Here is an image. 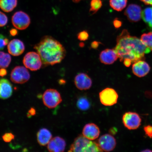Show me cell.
<instances>
[{"label": "cell", "instance_id": "obj_1", "mask_svg": "<svg viewBox=\"0 0 152 152\" xmlns=\"http://www.w3.org/2000/svg\"><path fill=\"white\" fill-rule=\"evenodd\" d=\"M116 45L114 48L121 62L129 60L134 64L144 60L146 54L151 50L142 43L141 39L131 36L126 29H124L118 36Z\"/></svg>", "mask_w": 152, "mask_h": 152}, {"label": "cell", "instance_id": "obj_2", "mask_svg": "<svg viewBox=\"0 0 152 152\" xmlns=\"http://www.w3.org/2000/svg\"><path fill=\"white\" fill-rule=\"evenodd\" d=\"M34 48L39 55L45 66L60 63L65 58L66 54V49L61 44L49 36L43 37Z\"/></svg>", "mask_w": 152, "mask_h": 152}, {"label": "cell", "instance_id": "obj_3", "mask_svg": "<svg viewBox=\"0 0 152 152\" xmlns=\"http://www.w3.org/2000/svg\"><path fill=\"white\" fill-rule=\"evenodd\" d=\"M69 151L82 152H102L97 142L91 141L83 135L76 138L70 147Z\"/></svg>", "mask_w": 152, "mask_h": 152}, {"label": "cell", "instance_id": "obj_4", "mask_svg": "<svg viewBox=\"0 0 152 152\" xmlns=\"http://www.w3.org/2000/svg\"><path fill=\"white\" fill-rule=\"evenodd\" d=\"M44 104L49 109H54L61 103V96L58 91L54 89H49L44 93L42 97Z\"/></svg>", "mask_w": 152, "mask_h": 152}, {"label": "cell", "instance_id": "obj_5", "mask_svg": "<svg viewBox=\"0 0 152 152\" xmlns=\"http://www.w3.org/2000/svg\"><path fill=\"white\" fill-rule=\"evenodd\" d=\"M23 62L26 68L34 71L40 69L43 63L39 55L34 52L28 53L24 57Z\"/></svg>", "mask_w": 152, "mask_h": 152}, {"label": "cell", "instance_id": "obj_6", "mask_svg": "<svg viewBox=\"0 0 152 152\" xmlns=\"http://www.w3.org/2000/svg\"><path fill=\"white\" fill-rule=\"evenodd\" d=\"M30 74L28 69L24 66H18L12 70L10 74L11 80L13 83L23 84L30 78Z\"/></svg>", "mask_w": 152, "mask_h": 152}, {"label": "cell", "instance_id": "obj_7", "mask_svg": "<svg viewBox=\"0 0 152 152\" xmlns=\"http://www.w3.org/2000/svg\"><path fill=\"white\" fill-rule=\"evenodd\" d=\"M100 102L105 106H112L117 103L118 95L116 91L111 88L104 89L99 93Z\"/></svg>", "mask_w": 152, "mask_h": 152}, {"label": "cell", "instance_id": "obj_8", "mask_svg": "<svg viewBox=\"0 0 152 152\" xmlns=\"http://www.w3.org/2000/svg\"><path fill=\"white\" fill-rule=\"evenodd\" d=\"M12 22L17 29L24 30L28 27L31 20L29 16L26 13L23 11H18L13 15Z\"/></svg>", "mask_w": 152, "mask_h": 152}, {"label": "cell", "instance_id": "obj_9", "mask_svg": "<svg viewBox=\"0 0 152 152\" xmlns=\"http://www.w3.org/2000/svg\"><path fill=\"white\" fill-rule=\"evenodd\" d=\"M122 121L124 125L127 129L130 130H134L140 126L142 120L137 113L129 112L123 115Z\"/></svg>", "mask_w": 152, "mask_h": 152}, {"label": "cell", "instance_id": "obj_10", "mask_svg": "<svg viewBox=\"0 0 152 152\" xmlns=\"http://www.w3.org/2000/svg\"><path fill=\"white\" fill-rule=\"evenodd\" d=\"M98 143L102 151L109 152L113 151L116 145L115 137L109 134H105L101 136Z\"/></svg>", "mask_w": 152, "mask_h": 152}, {"label": "cell", "instance_id": "obj_11", "mask_svg": "<svg viewBox=\"0 0 152 152\" xmlns=\"http://www.w3.org/2000/svg\"><path fill=\"white\" fill-rule=\"evenodd\" d=\"M142 11L140 5L136 4L129 5L124 12V15L129 21L137 22L142 18Z\"/></svg>", "mask_w": 152, "mask_h": 152}, {"label": "cell", "instance_id": "obj_12", "mask_svg": "<svg viewBox=\"0 0 152 152\" xmlns=\"http://www.w3.org/2000/svg\"><path fill=\"white\" fill-rule=\"evenodd\" d=\"M75 83L79 90H86L91 88L92 81L90 77L86 74L80 73L75 76Z\"/></svg>", "mask_w": 152, "mask_h": 152}, {"label": "cell", "instance_id": "obj_13", "mask_svg": "<svg viewBox=\"0 0 152 152\" xmlns=\"http://www.w3.org/2000/svg\"><path fill=\"white\" fill-rule=\"evenodd\" d=\"M151 70V67L147 62L140 60L133 64V73L138 77H142L147 75Z\"/></svg>", "mask_w": 152, "mask_h": 152}, {"label": "cell", "instance_id": "obj_14", "mask_svg": "<svg viewBox=\"0 0 152 152\" xmlns=\"http://www.w3.org/2000/svg\"><path fill=\"white\" fill-rule=\"evenodd\" d=\"M118 58L115 49H107L100 53L99 60L101 62L106 65L113 64Z\"/></svg>", "mask_w": 152, "mask_h": 152}, {"label": "cell", "instance_id": "obj_15", "mask_svg": "<svg viewBox=\"0 0 152 152\" xmlns=\"http://www.w3.org/2000/svg\"><path fill=\"white\" fill-rule=\"evenodd\" d=\"M25 47L23 42L18 39H13L7 45V50L12 56H20L24 52Z\"/></svg>", "mask_w": 152, "mask_h": 152}, {"label": "cell", "instance_id": "obj_16", "mask_svg": "<svg viewBox=\"0 0 152 152\" xmlns=\"http://www.w3.org/2000/svg\"><path fill=\"white\" fill-rule=\"evenodd\" d=\"M100 134L99 128L94 123L87 124L83 129V135L91 140H94L98 138Z\"/></svg>", "mask_w": 152, "mask_h": 152}, {"label": "cell", "instance_id": "obj_17", "mask_svg": "<svg viewBox=\"0 0 152 152\" xmlns=\"http://www.w3.org/2000/svg\"><path fill=\"white\" fill-rule=\"evenodd\" d=\"M48 144L47 149L51 152H64L66 147L65 140L59 136L52 138Z\"/></svg>", "mask_w": 152, "mask_h": 152}, {"label": "cell", "instance_id": "obj_18", "mask_svg": "<svg viewBox=\"0 0 152 152\" xmlns=\"http://www.w3.org/2000/svg\"><path fill=\"white\" fill-rule=\"evenodd\" d=\"M12 85L10 82L7 79H0V98L7 99L12 96Z\"/></svg>", "mask_w": 152, "mask_h": 152}, {"label": "cell", "instance_id": "obj_19", "mask_svg": "<svg viewBox=\"0 0 152 152\" xmlns=\"http://www.w3.org/2000/svg\"><path fill=\"white\" fill-rule=\"evenodd\" d=\"M37 137L38 143L41 146H44L48 144L52 139V135L47 129L43 128L38 132Z\"/></svg>", "mask_w": 152, "mask_h": 152}, {"label": "cell", "instance_id": "obj_20", "mask_svg": "<svg viewBox=\"0 0 152 152\" xmlns=\"http://www.w3.org/2000/svg\"><path fill=\"white\" fill-rule=\"evenodd\" d=\"M18 3V0H0V8L5 12H10L17 7Z\"/></svg>", "mask_w": 152, "mask_h": 152}, {"label": "cell", "instance_id": "obj_21", "mask_svg": "<svg viewBox=\"0 0 152 152\" xmlns=\"http://www.w3.org/2000/svg\"><path fill=\"white\" fill-rule=\"evenodd\" d=\"M128 0H110V7L117 11H122L126 7Z\"/></svg>", "mask_w": 152, "mask_h": 152}, {"label": "cell", "instance_id": "obj_22", "mask_svg": "<svg viewBox=\"0 0 152 152\" xmlns=\"http://www.w3.org/2000/svg\"><path fill=\"white\" fill-rule=\"evenodd\" d=\"M142 18L144 22L152 29V7H148L142 12Z\"/></svg>", "mask_w": 152, "mask_h": 152}, {"label": "cell", "instance_id": "obj_23", "mask_svg": "<svg viewBox=\"0 0 152 152\" xmlns=\"http://www.w3.org/2000/svg\"><path fill=\"white\" fill-rule=\"evenodd\" d=\"M11 61V58L10 55L0 51V68L8 67Z\"/></svg>", "mask_w": 152, "mask_h": 152}, {"label": "cell", "instance_id": "obj_24", "mask_svg": "<svg viewBox=\"0 0 152 152\" xmlns=\"http://www.w3.org/2000/svg\"><path fill=\"white\" fill-rule=\"evenodd\" d=\"M77 106L82 111H86L90 107V103L86 98L82 97L77 100Z\"/></svg>", "mask_w": 152, "mask_h": 152}, {"label": "cell", "instance_id": "obj_25", "mask_svg": "<svg viewBox=\"0 0 152 152\" xmlns=\"http://www.w3.org/2000/svg\"><path fill=\"white\" fill-rule=\"evenodd\" d=\"M140 39L144 45L152 51V32L142 35Z\"/></svg>", "mask_w": 152, "mask_h": 152}, {"label": "cell", "instance_id": "obj_26", "mask_svg": "<svg viewBox=\"0 0 152 152\" xmlns=\"http://www.w3.org/2000/svg\"><path fill=\"white\" fill-rule=\"evenodd\" d=\"M102 5V0H91L90 10V14L92 15L96 14L101 8Z\"/></svg>", "mask_w": 152, "mask_h": 152}, {"label": "cell", "instance_id": "obj_27", "mask_svg": "<svg viewBox=\"0 0 152 152\" xmlns=\"http://www.w3.org/2000/svg\"><path fill=\"white\" fill-rule=\"evenodd\" d=\"M9 43L8 39L2 34H0V50L4 49L5 46Z\"/></svg>", "mask_w": 152, "mask_h": 152}, {"label": "cell", "instance_id": "obj_28", "mask_svg": "<svg viewBox=\"0 0 152 152\" xmlns=\"http://www.w3.org/2000/svg\"><path fill=\"white\" fill-rule=\"evenodd\" d=\"M89 37V34L86 31H81L77 34V39L80 41H86L88 40Z\"/></svg>", "mask_w": 152, "mask_h": 152}, {"label": "cell", "instance_id": "obj_29", "mask_svg": "<svg viewBox=\"0 0 152 152\" xmlns=\"http://www.w3.org/2000/svg\"><path fill=\"white\" fill-rule=\"evenodd\" d=\"M8 22V18L4 13L0 11V27L5 26Z\"/></svg>", "mask_w": 152, "mask_h": 152}, {"label": "cell", "instance_id": "obj_30", "mask_svg": "<svg viewBox=\"0 0 152 152\" xmlns=\"http://www.w3.org/2000/svg\"><path fill=\"white\" fill-rule=\"evenodd\" d=\"M4 141L5 142H10L15 138V136L11 133H7L2 137Z\"/></svg>", "mask_w": 152, "mask_h": 152}, {"label": "cell", "instance_id": "obj_31", "mask_svg": "<svg viewBox=\"0 0 152 152\" xmlns=\"http://www.w3.org/2000/svg\"><path fill=\"white\" fill-rule=\"evenodd\" d=\"M144 130L145 134L148 137L152 138V126L150 125H147L144 127Z\"/></svg>", "mask_w": 152, "mask_h": 152}, {"label": "cell", "instance_id": "obj_32", "mask_svg": "<svg viewBox=\"0 0 152 152\" xmlns=\"http://www.w3.org/2000/svg\"><path fill=\"white\" fill-rule=\"evenodd\" d=\"M113 24L115 28H118L122 25V22L118 18H116L113 20Z\"/></svg>", "mask_w": 152, "mask_h": 152}, {"label": "cell", "instance_id": "obj_33", "mask_svg": "<svg viewBox=\"0 0 152 152\" xmlns=\"http://www.w3.org/2000/svg\"><path fill=\"white\" fill-rule=\"evenodd\" d=\"M100 44H101V43L98 41H94L91 43V47L92 49H96L98 48Z\"/></svg>", "mask_w": 152, "mask_h": 152}, {"label": "cell", "instance_id": "obj_34", "mask_svg": "<svg viewBox=\"0 0 152 152\" xmlns=\"http://www.w3.org/2000/svg\"><path fill=\"white\" fill-rule=\"evenodd\" d=\"M36 113V110L34 108L32 107L28 111L27 116L28 118L31 117V116L35 115Z\"/></svg>", "mask_w": 152, "mask_h": 152}, {"label": "cell", "instance_id": "obj_35", "mask_svg": "<svg viewBox=\"0 0 152 152\" xmlns=\"http://www.w3.org/2000/svg\"><path fill=\"white\" fill-rule=\"evenodd\" d=\"M7 74V72L4 68H2L0 69V76L1 77H4Z\"/></svg>", "mask_w": 152, "mask_h": 152}, {"label": "cell", "instance_id": "obj_36", "mask_svg": "<svg viewBox=\"0 0 152 152\" xmlns=\"http://www.w3.org/2000/svg\"><path fill=\"white\" fill-rule=\"evenodd\" d=\"M10 35L11 36L14 37V36L17 35V34H18V31L15 28H12L10 30Z\"/></svg>", "mask_w": 152, "mask_h": 152}, {"label": "cell", "instance_id": "obj_37", "mask_svg": "<svg viewBox=\"0 0 152 152\" xmlns=\"http://www.w3.org/2000/svg\"><path fill=\"white\" fill-rule=\"evenodd\" d=\"M140 1L146 5L152 6V0H140Z\"/></svg>", "mask_w": 152, "mask_h": 152}, {"label": "cell", "instance_id": "obj_38", "mask_svg": "<svg viewBox=\"0 0 152 152\" xmlns=\"http://www.w3.org/2000/svg\"><path fill=\"white\" fill-rule=\"evenodd\" d=\"M75 3H78L81 0H72Z\"/></svg>", "mask_w": 152, "mask_h": 152}, {"label": "cell", "instance_id": "obj_39", "mask_svg": "<svg viewBox=\"0 0 152 152\" xmlns=\"http://www.w3.org/2000/svg\"><path fill=\"white\" fill-rule=\"evenodd\" d=\"M80 46L81 47H82L84 46V44L83 43H80Z\"/></svg>", "mask_w": 152, "mask_h": 152}]
</instances>
